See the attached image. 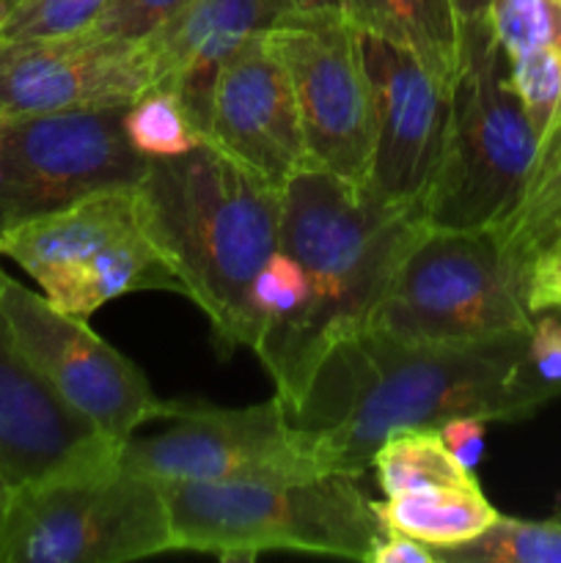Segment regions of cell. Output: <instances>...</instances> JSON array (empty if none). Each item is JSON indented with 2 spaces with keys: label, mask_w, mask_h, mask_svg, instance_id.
<instances>
[{
  "label": "cell",
  "mask_w": 561,
  "mask_h": 563,
  "mask_svg": "<svg viewBox=\"0 0 561 563\" xmlns=\"http://www.w3.org/2000/svg\"><path fill=\"white\" fill-rule=\"evenodd\" d=\"M0 256L20 264L58 311L88 319L132 291L185 284L148 234L138 185L91 192L0 236Z\"/></svg>",
  "instance_id": "obj_6"
},
{
  "label": "cell",
  "mask_w": 561,
  "mask_h": 563,
  "mask_svg": "<svg viewBox=\"0 0 561 563\" xmlns=\"http://www.w3.org/2000/svg\"><path fill=\"white\" fill-rule=\"evenodd\" d=\"M148 234L209 319L220 355L258 339L253 284L280 251L284 190L209 141L179 157H148L138 181Z\"/></svg>",
  "instance_id": "obj_3"
},
{
  "label": "cell",
  "mask_w": 561,
  "mask_h": 563,
  "mask_svg": "<svg viewBox=\"0 0 561 563\" xmlns=\"http://www.w3.org/2000/svg\"><path fill=\"white\" fill-rule=\"evenodd\" d=\"M526 363L534 379L548 390L550 396L561 394V319L542 317L534 322L528 335Z\"/></svg>",
  "instance_id": "obj_29"
},
{
  "label": "cell",
  "mask_w": 561,
  "mask_h": 563,
  "mask_svg": "<svg viewBox=\"0 0 561 563\" xmlns=\"http://www.w3.org/2000/svg\"><path fill=\"white\" fill-rule=\"evenodd\" d=\"M308 295H311V286H308L297 258L284 251L273 253L253 284V308H256L258 324H262L256 344L289 328L306 308Z\"/></svg>",
  "instance_id": "obj_26"
},
{
  "label": "cell",
  "mask_w": 561,
  "mask_h": 563,
  "mask_svg": "<svg viewBox=\"0 0 561 563\" xmlns=\"http://www.w3.org/2000/svg\"><path fill=\"white\" fill-rule=\"evenodd\" d=\"M341 14L361 33L405 47L446 82H457L462 38L451 0H341Z\"/></svg>",
  "instance_id": "obj_18"
},
{
  "label": "cell",
  "mask_w": 561,
  "mask_h": 563,
  "mask_svg": "<svg viewBox=\"0 0 561 563\" xmlns=\"http://www.w3.org/2000/svg\"><path fill=\"white\" fill-rule=\"evenodd\" d=\"M443 434V443L451 454L457 456L460 465H465L468 471H476V465L484 456V438H487V421L476 416H460L451 418L440 427Z\"/></svg>",
  "instance_id": "obj_31"
},
{
  "label": "cell",
  "mask_w": 561,
  "mask_h": 563,
  "mask_svg": "<svg viewBox=\"0 0 561 563\" xmlns=\"http://www.w3.org/2000/svg\"><path fill=\"white\" fill-rule=\"evenodd\" d=\"M124 113L127 104L0 119V236L91 192L138 185L148 157L127 137Z\"/></svg>",
  "instance_id": "obj_9"
},
{
  "label": "cell",
  "mask_w": 561,
  "mask_h": 563,
  "mask_svg": "<svg viewBox=\"0 0 561 563\" xmlns=\"http://www.w3.org/2000/svg\"><path fill=\"white\" fill-rule=\"evenodd\" d=\"M438 563H561V522L498 517L482 537L435 550Z\"/></svg>",
  "instance_id": "obj_22"
},
{
  "label": "cell",
  "mask_w": 561,
  "mask_h": 563,
  "mask_svg": "<svg viewBox=\"0 0 561 563\" xmlns=\"http://www.w3.org/2000/svg\"><path fill=\"white\" fill-rule=\"evenodd\" d=\"M528 335L416 344L361 328L324 352L286 416L324 471L361 478L391 434L460 416L520 421L553 399L526 363Z\"/></svg>",
  "instance_id": "obj_1"
},
{
  "label": "cell",
  "mask_w": 561,
  "mask_h": 563,
  "mask_svg": "<svg viewBox=\"0 0 561 563\" xmlns=\"http://www.w3.org/2000/svg\"><path fill=\"white\" fill-rule=\"evenodd\" d=\"M457 11V20H460V38H462V49L473 47L482 38L493 36L490 33V3L493 0H451Z\"/></svg>",
  "instance_id": "obj_33"
},
{
  "label": "cell",
  "mask_w": 561,
  "mask_h": 563,
  "mask_svg": "<svg viewBox=\"0 0 561 563\" xmlns=\"http://www.w3.org/2000/svg\"><path fill=\"white\" fill-rule=\"evenodd\" d=\"M0 269V284H3ZM105 438L28 361L0 302V484L6 493L44 478L119 462Z\"/></svg>",
  "instance_id": "obj_16"
},
{
  "label": "cell",
  "mask_w": 561,
  "mask_h": 563,
  "mask_svg": "<svg viewBox=\"0 0 561 563\" xmlns=\"http://www.w3.org/2000/svg\"><path fill=\"white\" fill-rule=\"evenodd\" d=\"M168 550L160 484L121 460L6 493L0 563H124Z\"/></svg>",
  "instance_id": "obj_7"
},
{
  "label": "cell",
  "mask_w": 561,
  "mask_h": 563,
  "mask_svg": "<svg viewBox=\"0 0 561 563\" xmlns=\"http://www.w3.org/2000/svg\"><path fill=\"white\" fill-rule=\"evenodd\" d=\"M493 236L520 286L528 267L561 240V108L539 135L531 176L515 209L493 229Z\"/></svg>",
  "instance_id": "obj_19"
},
{
  "label": "cell",
  "mask_w": 561,
  "mask_h": 563,
  "mask_svg": "<svg viewBox=\"0 0 561 563\" xmlns=\"http://www.w3.org/2000/svg\"><path fill=\"white\" fill-rule=\"evenodd\" d=\"M539 132L509 82V58L482 38L462 49L449 130L418 212L429 229L493 231L515 209Z\"/></svg>",
  "instance_id": "obj_5"
},
{
  "label": "cell",
  "mask_w": 561,
  "mask_h": 563,
  "mask_svg": "<svg viewBox=\"0 0 561 563\" xmlns=\"http://www.w3.org/2000/svg\"><path fill=\"white\" fill-rule=\"evenodd\" d=\"M372 471L377 484L391 495L435 487H476V476L446 449L440 429H405L383 440L374 451Z\"/></svg>",
  "instance_id": "obj_21"
},
{
  "label": "cell",
  "mask_w": 561,
  "mask_h": 563,
  "mask_svg": "<svg viewBox=\"0 0 561 563\" xmlns=\"http://www.w3.org/2000/svg\"><path fill=\"white\" fill-rule=\"evenodd\" d=\"M366 328L416 344H479L531 333L534 322L493 231L427 225Z\"/></svg>",
  "instance_id": "obj_8"
},
{
  "label": "cell",
  "mask_w": 561,
  "mask_h": 563,
  "mask_svg": "<svg viewBox=\"0 0 561 563\" xmlns=\"http://www.w3.org/2000/svg\"><path fill=\"white\" fill-rule=\"evenodd\" d=\"M424 229L418 209L380 207L330 170L308 165L286 181L280 251L297 258L311 295L289 328L253 350L284 410L300 399L324 352L366 328Z\"/></svg>",
  "instance_id": "obj_2"
},
{
  "label": "cell",
  "mask_w": 561,
  "mask_h": 563,
  "mask_svg": "<svg viewBox=\"0 0 561 563\" xmlns=\"http://www.w3.org/2000/svg\"><path fill=\"white\" fill-rule=\"evenodd\" d=\"M522 300L531 317L544 311L561 313V240L528 267L522 280Z\"/></svg>",
  "instance_id": "obj_30"
},
{
  "label": "cell",
  "mask_w": 561,
  "mask_h": 563,
  "mask_svg": "<svg viewBox=\"0 0 561 563\" xmlns=\"http://www.w3.org/2000/svg\"><path fill=\"white\" fill-rule=\"evenodd\" d=\"M372 563H438V561H435L432 548L405 537V533H396L385 528L383 539H380L377 548H374L372 553Z\"/></svg>",
  "instance_id": "obj_32"
},
{
  "label": "cell",
  "mask_w": 561,
  "mask_h": 563,
  "mask_svg": "<svg viewBox=\"0 0 561 563\" xmlns=\"http://www.w3.org/2000/svg\"><path fill=\"white\" fill-rule=\"evenodd\" d=\"M292 14L286 0H190L179 14L146 36L154 58V88L182 97L204 135L209 91L220 64L256 33Z\"/></svg>",
  "instance_id": "obj_17"
},
{
  "label": "cell",
  "mask_w": 561,
  "mask_h": 563,
  "mask_svg": "<svg viewBox=\"0 0 561 563\" xmlns=\"http://www.w3.org/2000/svg\"><path fill=\"white\" fill-rule=\"evenodd\" d=\"M105 0H16L0 11V42L75 36L91 27Z\"/></svg>",
  "instance_id": "obj_25"
},
{
  "label": "cell",
  "mask_w": 561,
  "mask_h": 563,
  "mask_svg": "<svg viewBox=\"0 0 561 563\" xmlns=\"http://www.w3.org/2000/svg\"><path fill=\"white\" fill-rule=\"evenodd\" d=\"M174 531V550L223 561L262 553H311L372 563L385 528L372 500L344 473L302 482H157Z\"/></svg>",
  "instance_id": "obj_4"
},
{
  "label": "cell",
  "mask_w": 561,
  "mask_h": 563,
  "mask_svg": "<svg viewBox=\"0 0 561 563\" xmlns=\"http://www.w3.org/2000/svg\"><path fill=\"white\" fill-rule=\"evenodd\" d=\"M361 53L374 97V152L363 196L380 207L418 209L443 152L454 86L385 38L361 33Z\"/></svg>",
  "instance_id": "obj_13"
},
{
  "label": "cell",
  "mask_w": 561,
  "mask_h": 563,
  "mask_svg": "<svg viewBox=\"0 0 561 563\" xmlns=\"http://www.w3.org/2000/svg\"><path fill=\"white\" fill-rule=\"evenodd\" d=\"M187 3L190 0H105L99 16L82 33L97 38L113 36L141 42L163 27L170 16L179 14Z\"/></svg>",
  "instance_id": "obj_28"
},
{
  "label": "cell",
  "mask_w": 561,
  "mask_h": 563,
  "mask_svg": "<svg viewBox=\"0 0 561 563\" xmlns=\"http://www.w3.org/2000/svg\"><path fill=\"white\" fill-rule=\"evenodd\" d=\"M14 3H16V0H0V11L9 9V5H14Z\"/></svg>",
  "instance_id": "obj_36"
},
{
  "label": "cell",
  "mask_w": 561,
  "mask_h": 563,
  "mask_svg": "<svg viewBox=\"0 0 561 563\" xmlns=\"http://www.w3.org/2000/svg\"><path fill=\"white\" fill-rule=\"evenodd\" d=\"M157 421L168 427L132 434L119 454L121 465L152 482H302L330 473L308 454L275 396L256 407L163 401Z\"/></svg>",
  "instance_id": "obj_10"
},
{
  "label": "cell",
  "mask_w": 561,
  "mask_h": 563,
  "mask_svg": "<svg viewBox=\"0 0 561 563\" xmlns=\"http://www.w3.org/2000/svg\"><path fill=\"white\" fill-rule=\"evenodd\" d=\"M3 500H6V487L0 484V515H3Z\"/></svg>",
  "instance_id": "obj_35"
},
{
  "label": "cell",
  "mask_w": 561,
  "mask_h": 563,
  "mask_svg": "<svg viewBox=\"0 0 561 563\" xmlns=\"http://www.w3.org/2000/svg\"><path fill=\"white\" fill-rule=\"evenodd\" d=\"M509 82L534 130L542 135L561 108V49L539 47L512 58Z\"/></svg>",
  "instance_id": "obj_27"
},
{
  "label": "cell",
  "mask_w": 561,
  "mask_h": 563,
  "mask_svg": "<svg viewBox=\"0 0 561 563\" xmlns=\"http://www.w3.org/2000/svg\"><path fill=\"white\" fill-rule=\"evenodd\" d=\"M154 88V58L135 38L0 42V119L132 104Z\"/></svg>",
  "instance_id": "obj_14"
},
{
  "label": "cell",
  "mask_w": 561,
  "mask_h": 563,
  "mask_svg": "<svg viewBox=\"0 0 561 563\" xmlns=\"http://www.w3.org/2000/svg\"><path fill=\"white\" fill-rule=\"evenodd\" d=\"M295 11H341V0H286Z\"/></svg>",
  "instance_id": "obj_34"
},
{
  "label": "cell",
  "mask_w": 561,
  "mask_h": 563,
  "mask_svg": "<svg viewBox=\"0 0 561 563\" xmlns=\"http://www.w3.org/2000/svg\"><path fill=\"white\" fill-rule=\"evenodd\" d=\"M0 302L28 361L105 438L124 445L138 429L157 421L163 401L146 374L99 339L86 319L58 311L9 275L0 284Z\"/></svg>",
  "instance_id": "obj_12"
},
{
  "label": "cell",
  "mask_w": 561,
  "mask_h": 563,
  "mask_svg": "<svg viewBox=\"0 0 561 563\" xmlns=\"http://www.w3.org/2000/svg\"><path fill=\"white\" fill-rule=\"evenodd\" d=\"M487 22L509 60L539 47L561 49V0H493Z\"/></svg>",
  "instance_id": "obj_24"
},
{
  "label": "cell",
  "mask_w": 561,
  "mask_h": 563,
  "mask_svg": "<svg viewBox=\"0 0 561 563\" xmlns=\"http://www.w3.org/2000/svg\"><path fill=\"white\" fill-rule=\"evenodd\" d=\"M267 38L289 71L311 165L363 190L374 152V97L358 27L341 11H295Z\"/></svg>",
  "instance_id": "obj_11"
},
{
  "label": "cell",
  "mask_w": 561,
  "mask_h": 563,
  "mask_svg": "<svg viewBox=\"0 0 561 563\" xmlns=\"http://www.w3.org/2000/svg\"><path fill=\"white\" fill-rule=\"evenodd\" d=\"M204 141L280 190L311 165L295 88L267 31L220 64L204 115Z\"/></svg>",
  "instance_id": "obj_15"
},
{
  "label": "cell",
  "mask_w": 561,
  "mask_h": 563,
  "mask_svg": "<svg viewBox=\"0 0 561 563\" xmlns=\"http://www.w3.org/2000/svg\"><path fill=\"white\" fill-rule=\"evenodd\" d=\"M124 132L143 157H179L204 143L185 102L170 88H152L127 104Z\"/></svg>",
  "instance_id": "obj_23"
},
{
  "label": "cell",
  "mask_w": 561,
  "mask_h": 563,
  "mask_svg": "<svg viewBox=\"0 0 561 563\" xmlns=\"http://www.w3.org/2000/svg\"><path fill=\"white\" fill-rule=\"evenodd\" d=\"M374 515L383 528L432 550H451L471 539L482 537L495 520L498 511L484 498L482 487H435L416 489V493L391 495L385 500H372Z\"/></svg>",
  "instance_id": "obj_20"
}]
</instances>
